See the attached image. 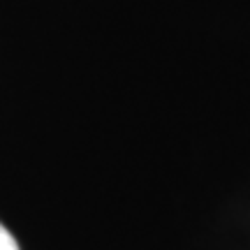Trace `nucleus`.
<instances>
[{
  "mask_svg": "<svg viewBox=\"0 0 250 250\" xmlns=\"http://www.w3.org/2000/svg\"><path fill=\"white\" fill-rule=\"evenodd\" d=\"M0 250H19V243L2 225H0Z\"/></svg>",
  "mask_w": 250,
  "mask_h": 250,
  "instance_id": "obj_1",
  "label": "nucleus"
}]
</instances>
